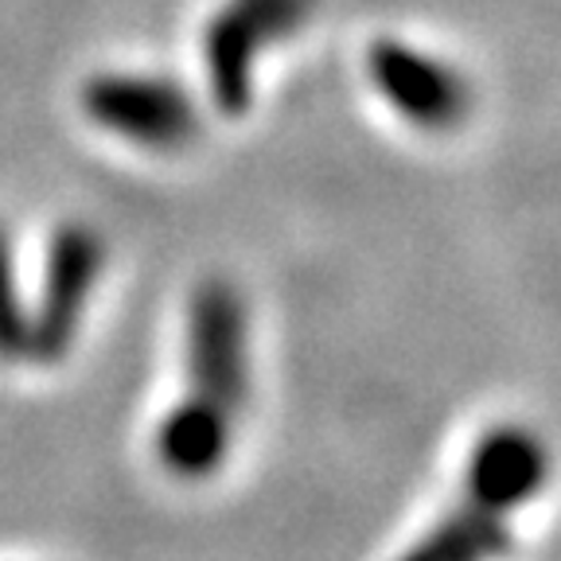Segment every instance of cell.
<instances>
[{
    "label": "cell",
    "mask_w": 561,
    "mask_h": 561,
    "mask_svg": "<svg viewBox=\"0 0 561 561\" xmlns=\"http://www.w3.org/2000/svg\"><path fill=\"white\" fill-rule=\"evenodd\" d=\"M184 398L157 425V460L168 476L199 483L219 476L254 386L250 305L230 277H207L187 300Z\"/></svg>",
    "instance_id": "1"
},
{
    "label": "cell",
    "mask_w": 561,
    "mask_h": 561,
    "mask_svg": "<svg viewBox=\"0 0 561 561\" xmlns=\"http://www.w3.org/2000/svg\"><path fill=\"white\" fill-rule=\"evenodd\" d=\"M0 363H27V300L20 289L16 245L0 227Z\"/></svg>",
    "instance_id": "7"
},
{
    "label": "cell",
    "mask_w": 561,
    "mask_h": 561,
    "mask_svg": "<svg viewBox=\"0 0 561 561\" xmlns=\"http://www.w3.org/2000/svg\"><path fill=\"white\" fill-rule=\"evenodd\" d=\"M110 265L105 234L90 222H62L47 242L39 297L27 305V363L55 367L75 351Z\"/></svg>",
    "instance_id": "5"
},
{
    "label": "cell",
    "mask_w": 561,
    "mask_h": 561,
    "mask_svg": "<svg viewBox=\"0 0 561 561\" xmlns=\"http://www.w3.org/2000/svg\"><path fill=\"white\" fill-rule=\"evenodd\" d=\"M553 476L550 445L530 425L500 421L465 456L456 503L425 530L410 558L480 561L511 550V523L546 491Z\"/></svg>",
    "instance_id": "2"
},
{
    "label": "cell",
    "mask_w": 561,
    "mask_h": 561,
    "mask_svg": "<svg viewBox=\"0 0 561 561\" xmlns=\"http://www.w3.org/2000/svg\"><path fill=\"white\" fill-rule=\"evenodd\" d=\"M367 79L390 105V114L430 137L465 129L476 110V87L465 70L445 55L394 35H382L367 47Z\"/></svg>",
    "instance_id": "6"
},
{
    "label": "cell",
    "mask_w": 561,
    "mask_h": 561,
    "mask_svg": "<svg viewBox=\"0 0 561 561\" xmlns=\"http://www.w3.org/2000/svg\"><path fill=\"white\" fill-rule=\"evenodd\" d=\"M316 9L320 0H222L210 12L203 27V75L219 114H250L262 59L297 39Z\"/></svg>",
    "instance_id": "3"
},
{
    "label": "cell",
    "mask_w": 561,
    "mask_h": 561,
    "mask_svg": "<svg viewBox=\"0 0 561 561\" xmlns=\"http://www.w3.org/2000/svg\"><path fill=\"white\" fill-rule=\"evenodd\" d=\"M79 105L90 125L145 152H180L203 133L195 94L157 70H98L79 87Z\"/></svg>",
    "instance_id": "4"
}]
</instances>
